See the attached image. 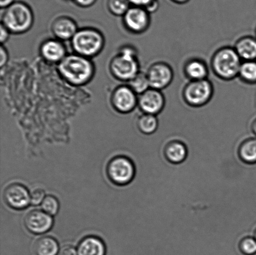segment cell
<instances>
[{
	"label": "cell",
	"mask_w": 256,
	"mask_h": 255,
	"mask_svg": "<svg viewBox=\"0 0 256 255\" xmlns=\"http://www.w3.org/2000/svg\"><path fill=\"white\" fill-rule=\"evenodd\" d=\"M14 2L15 0H0V6L2 9H5L14 3Z\"/></svg>",
	"instance_id": "cell-34"
},
{
	"label": "cell",
	"mask_w": 256,
	"mask_h": 255,
	"mask_svg": "<svg viewBox=\"0 0 256 255\" xmlns=\"http://www.w3.org/2000/svg\"><path fill=\"white\" fill-rule=\"evenodd\" d=\"M41 54L46 61L60 62L66 57V48L60 40L50 39L41 47Z\"/></svg>",
	"instance_id": "cell-16"
},
{
	"label": "cell",
	"mask_w": 256,
	"mask_h": 255,
	"mask_svg": "<svg viewBox=\"0 0 256 255\" xmlns=\"http://www.w3.org/2000/svg\"><path fill=\"white\" fill-rule=\"evenodd\" d=\"M125 26L134 33L144 32L150 24V13L144 7L132 6L124 15Z\"/></svg>",
	"instance_id": "cell-9"
},
{
	"label": "cell",
	"mask_w": 256,
	"mask_h": 255,
	"mask_svg": "<svg viewBox=\"0 0 256 255\" xmlns=\"http://www.w3.org/2000/svg\"><path fill=\"white\" fill-rule=\"evenodd\" d=\"M129 86L136 94L140 95L150 88L146 73L140 71L129 81Z\"/></svg>",
	"instance_id": "cell-24"
},
{
	"label": "cell",
	"mask_w": 256,
	"mask_h": 255,
	"mask_svg": "<svg viewBox=\"0 0 256 255\" xmlns=\"http://www.w3.org/2000/svg\"><path fill=\"white\" fill-rule=\"evenodd\" d=\"M60 255H78L74 247L64 246L60 250Z\"/></svg>",
	"instance_id": "cell-30"
},
{
	"label": "cell",
	"mask_w": 256,
	"mask_h": 255,
	"mask_svg": "<svg viewBox=\"0 0 256 255\" xmlns=\"http://www.w3.org/2000/svg\"><path fill=\"white\" fill-rule=\"evenodd\" d=\"M24 224L29 232L34 234L46 233L52 229L54 220L50 215L40 210L30 211L24 217Z\"/></svg>",
	"instance_id": "cell-12"
},
{
	"label": "cell",
	"mask_w": 256,
	"mask_h": 255,
	"mask_svg": "<svg viewBox=\"0 0 256 255\" xmlns=\"http://www.w3.org/2000/svg\"><path fill=\"white\" fill-rule=\"evenodd\" d=\"M74 2L78 6L82 7H88L94 5L97 0H69Z\"/></svg>",
	"instance_id": "cell-32"
},
{
	"label": "cell",
	"mask_w": 256,
	"mask_h": 255,
	"mask_svg": "<svg viewBox=\"0 0 256 255\" xmlns=\"http://www.w3.org/2000/svg\"><path fill=\"white\" fill-rule=\"evenodd\" d=\"M238 77L245 83L256 84V61H242Z\"/></svg>",
	"instance_id": "cell-23"
},
{
	"label": "cell",
	"mask_w": 256,
	"mask_h": 255,
	"mask_svg": "<svg viewBox=\"0 0 256 255\" xmlns=\"http://www.w3.org/2000/svg\"><path fill=\"white\" fill-rule=\"evenodd\" d=\"M138 129L142 133L150 135L154 133L159 126L157 116L143 113L138 120Z\"/></svg>",
	"instance_id": "cell-22"
},
{
	"label": "cell",
	"mask_w": 256,
	"mask_h": 255,
	"mask_svg": "<svg viewBox=\"0 0 256 255\" xmlns=\"http://www.w3.org/2000/svg\"><path fill=\"white\" fill-rule=\"evenodd\" d=\"M106 248L101 239L88 237L82 240L78 247V255H105Z\"/></svg>",
	"instance_id": "cell-18"
},
{
	"label": "cell",
	"mask_w": 256,
	"mask_h": 255,
	"mask_svg": "<svg viewBox=\"0 0 256 255\" xmlns=\"http://www.w3.org/2000/svg\"><path fill=\"white\" fill-rule=\"evenodd\" d=\"M106 172L112 183L118 186H124L130 183L134 178L135 167L128 157L118 156L110 161Z\"/></svg>",
	"instance_id": "cell-7"
},
{
	"label": "cell",
	"mask_w": 256,
	"mask_h": 255,
	"mask_svg": "<svg viewBox=\"0 0 256 255\" xmlns=\"http://www.w3.org/2000/svg\"><path fill=\"white\" fill-rule=\"evenodd\" d=\"M170 1L178 4H184L189 2L190 0H170Z\"/></svg>",
	"instance_id": "cell-35"
},
{
	"label": "cell",
	"mask_w": 256,
	"mask_h": 255,
	"mask_svg": "<svg viewBox=\"0 0 256 255\" xmlns=\"http://www.w3.org/2000/svg\"><path fill=\"white\" fill-rule=\"evenodd\" d=\"M58 70L68 82L77 86L87 83L94 73L92 62L88 57L78 54L66 56L59 62Z\"/></svg>",
	"instance_id": "cell-1"
},
{
	"label": "cell",
	"mask_w": 256,
	"mask_h": 255,
	"mask_svg": "<svg viewBox=\"0 0 256 255\" xmlns=\"http://www.w3.org/2000/svg\"><path fill=\"white\" fill-rule=\"evenodd\" d=\"M107 6L109 11L116 16H124L130 8L128 0H108Z\"/></svg>",
	"instance_id": "cell-25"
},
{
	"label": "cell",
	"mask_w": 256,
	"mask_h": 255,
	"mask_svg": "<svg viewBox=\"0 0 256 255\" xmlns=\"http://www.w3.org/2000/svg\"><path fill=\"white\" fill-rule=\"evenodd\" d=\"M52 31L60 40L72 39L78 31L76 22L66 16H62L54 20L52 24Z\"/></svg>",
	"instance_id": "cell-15"
},
{
	"label": "cell",
	"mask_w": 256,
	"mask_h": 255,
	"mask_svg": "<svg viewBox=\"0 0 256 255\" xmlns=\"http://www.w3.org/2000/svg\"><path fill=\"white\" fill-rule=\"evenodd\" d=\"M183 72L189 81H200L208 79L210 71L209 67L204 60L192 57L185 62Z\"/></svg>",
	"instance_id": "cell-14"
},
{
	"label": "cell",
	"mask_w": 256,
	"mask_h": 255,
	"mask_svg": "<svg viewBox=\"0 0 256 255\" xmlns=\"http://www.w3.org/2000/svg\"><path fill=\"white\" fill-rule=\"evenodd\" d=\"M10 32L9 30L4 24H1V26H0V33H1L0 41H1L2 44L8 41L10 37Z\"/></svg>",
	"instance_id": "cell-31"
},
{
	"label": "cell",
	"mask_w": 256,
	"mask_h": 255,
	"mask_svg": "<svg viewBox=\"0 0 256 255\" xmlns=\"http://www.w3.org/2000/svg\"><path fill=\"white\" fill-rule=\"evenodd\" d=\"M240 248L245 255H256V239L253 237H246L240 242Z\"/></svg>",
	"instance_id": "cell-27"
},
{
	"label": "cell",
	"mask_w": 256,
	"mask_h": 255,
	"mask_svg": "<svg viewBox=\"0 0 256 255\" xmlns=\"http://www.w3.org/2000/svg\"><path fill=\"white\" fill-rule=\"evenodd\" d=\"M234 48L242 61H256V37L248 35L240 37Z\"/></svg>",
	"instance_id": "cell-17"
},
{
	"label": "cell",
	"mask_w": 256,
	"mask_h": 255,
	"mask_svg": "<svg viewBox=\"0 0 256 255\" xmlns=\"http://www.w3.org/2000/svg\"><path fill=\"white\" fill-rule=\"evenodd\" d=\"M34 251L36 255H56L59 251L58 244L52 237H42L35 242Z\"/></svg>",
	"instance_id": "cell-20"
},
{
	"label": "cell",
	"mask_w": 256,
	"mask_h": 255,
	"mask_svg": "<svg viewBox=\"0 0 256 255\" xmlns=\"http://www.w3.org/2000/svg\"><path fill=\"white\" fill-rule=\"evenodd\" d=\"M165 104V97L160 90L150 88L138 97V106L144 114L158 116L164 109Z\"/></svg>",
	"instance_id": "cell-10"
},
{
	"label": "cell",
	"mask_w": 256,
	"mask_h": 255,
	"mask_svg": "<svg viewBox=\"0 0 256 255\" xmlns=\"http://www.w3.org/2000/svg\"><path fill=\"white\" fill-rule=\"evenodd\" d=\"M59 202L54 197L48 196L45 197L42 203V211L46 212L50 216H54L59 210Z\"/></svg>",
	"instance_id": "cell-26"
},
{
	"label": "cell",
	"mask_w": 256,
	"mask_h": 255,
	"mask_svg": "<svg viewBox=\"0 0 256 255\" xmlns=\"http://www.w3.org/2000/svg\"><path fill=\"white\" fill-rule=\"evenodd\" d=\"M240 159L247 164L256 163V137L250 138L242 142L239 149Z\"/></svg>",
	"instance_id": "cell-21"
},
{
	"label": "cell",
	"mask_w": 256,
	"mask_h": 255,
	"mask_svg": "<svg viewBox=\"0 0 256 255\" xmlns=\"http://www.w3.org/2000/svg\"><path fill=\"white\" fill-rule=\"evenodd\" d=\"M34 20L31 7L24 2L15 1L5 8L2 24L10 32L19 34L28 31L34 23Z\"/></svg>",
	"instance_id": "cell-3"
},
{
	"label": "cell",
	"mask_w": 256,
	"mask_h": 255,
	"mask_svg": "<svg viewBox=\"0 0 256 255\" xmlns=\"http://www.w3.org/2000/svg\"><path fill=\"white\" fill-rule=\"evenodd\" d=\"M214 94V86L209 79L189 81L182 89L185 103L192 107H200L209 103Z\"/></svg>",
	"instance_id": "cell-6"
},
{
	"label": "cell",
	"mask_w": 256,
	"mask_h": 255,
	"mask_svg": "<svg viewBox=\"0 0 256 255\" xmlns=\"http://www.w3.org/2000/svg\"><path fill=\"white\" fill-rule=\"evenodd\" d=\"M4 199L8 206L15 210L26 208L30 204V194L24 186L20 184H12L6 187Z\"/></svg>",
	"instance_id": "cell-11"
},
{
	"label": "cell",
	"mask_w": 256,
	"mask_h": 255,
	"mask_svg": "<svg viewBox=\"0 0 256 255\" xmlns=\"http://www.w3.org/2000/svg\"><path fill=\"white\" fill-rule=\"evenodd\" d=\"M112 102L117 111L122 113H128L137 106L138 97L129 86H121L114 91Z\"/></svg>",
	"instance_id": "cell-13"
},
{
	"label": "cell",
	"mask_w": 256,
	"mask_h": 255,
	"mask_svg": "<svg viewBox=\"0 0 256 255\" xmlns=\"http://www.w3.org/2000/svg\"><path fill=\"white\" fill-rule=\"evenodd\" d=\"M45 197H45V192L44 190L34 189L30 193V204L32 206H38L42 204Z\"/></svg>",
	"instance_id": "cell-29"
},
{
	"label": "cell",
	"mask_w": 256,
	"mask_h": 255,
	"mask_svg": "<svg viewBox=\"0 0 256 255\" xmlns=\"http://www.w3.org/2000/svg\"><path fill=\"white\" fill-rule=\"evenodd\" d=\"M137 56L134 48L124 47L112 61L110 68L112 74L121 81L129 82L140 72Z\"/></svg>",
	"instance_id": "cell-4"
},
{
	"label": "cell",
	"mask_w": 256,
	"mask_h": 255,
	"mask_svg": "<svg viewBox=\"0 0 256 255\" xmlns=\"http://www.w3.org/2000/svg\"><path fill=\"white\" fill-rule=\"evenodd\" d=\"M252 127V131L253 132H254V134L256 135V119L254 120V121H253Z\"/></svg>",
	"instance_id": "cell-36"
},
{
	"label": "cell",
	"mask_w": 256,
	"mask_h": 255,
	"mask_svg": "<svg viewBox=\"0 0 256 255\" xmlns=\"http://www.w3.org/2000/svg\"><path fill=\"white\" fill-rule=\"evenodd\" d=\"M146 73L150 88L160 91L167 88L174 79L172 67L164 61H157L150 64Z\"/></svg>",
	"instance_id": "cell-8"
},
{
	"label": "cell",
	"mask_w": 256,
	"mask_h": 255,
	"mask_svg": "<svg viewBox=\"0 0 256 255\" xmlns=\"http://www.w3.org/2000/svg\"><path fill=\"white\" fill-rule=\"evenodd\" d=\"M254 238L256 239V234H255V237Z\"/></svg>",
	"instance_id": "cell-37"
},
{
	"label": "cell",
	"mask_w": 256,
	"mask_h": 255,
	"mask_svg": "<svg viewBox=\"0 0 256 255\" xmlns=\"http://www.w3.org/2000/svg\"><path fill=\"white\" fill-rule=\"evenodd\" d=\"M8 60V56L6 50L2 46L0 49V66L2 67L6 65Z\"/></svg>",
	"instance_id": "cell-33"
},
{
	"label": "cell",
	"mask_w": 256,
	"mask_h": 255,
	"mask_svg": "<svg viewBox=\"0 0 256 255\" xmlns=\"http://www.w3.org/2000/svg\"></svg>",
	"instance_id": "cell-38"
},
{
	"label": "cell",
	"mask_w": 256,
	"mask_h": 255,
	"mask_svg": "<svg viewBox=\"0 0 256 255\" xmlns=\"http://www.w3.org/2000/svg\"><path fill=\"white\" fill-rule=\"evenodd\" d=\"M104 42L102 35L97 30L90 28L78 31L72 39V48L76 54L86 57L98 54Z\"/></svg>",
	"instance_id": "cell-5"
},
{
	"label": "cell",
	"mask_w": 256,
	"mask_h": 255,
	"mask_svg": "<svg viewBox=\"0 0 256 255\" xmlns=\"http://www.w3.org/2000/svg\"><path fill=\"white\" fill-rule=\"evenodd\" d=\"M188 151L182 142L172 141L167 145L165 149V156L170 162L173 164L182 163L186 159Z\"/></svg>",
	"instance_id": "cell-19"
},
{
	"label": "cell",
	"mask_w": 256,
	"mask_h": 255,
	"mask_svg": "<svg viewBox=\"0 0 256 255\" xmlns=\"http://www.w3.org/2000/svg\"><path fill=\"white\" fill-rule=\"evenodd\" d=\"M242 62L234 47L223 46L213 54L210 67L218 78L230 81L238 77Z\"/></svg>",
	"instance_id": "cell-2"
},
{
	"label": "cell",
	"mask_w": 256,
	"mask_h": 255,
	"mask_svg": "<svg viewBox=\"0 0 256 255\" xmlns=\"http://www.w3.org/2000/svg\"><path fill=\"white\" fill-rule=\"evenodd\" d=\"M132 6L144 7L150 13L158 9L159 3L158 0H128Z\"/></svg>",
	"instance_id": "cell-28"
}]
</instances>
